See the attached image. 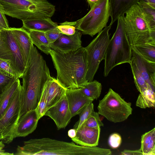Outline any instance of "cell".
<instances>
[{
    "mask_svg": "<svg viewBox=\"0 0 155 155\" xmlns=\"http://www.w3.org/2000/svg\"><path fill=\"white\" fill-rule=\"evenodd\" d=\"M71 117L78 115L89 104L94 101L84 95L80 89H66V93Z\"/></svg>",
    "mask_w": 155,
    "mask_h": 155,
    "instance_id": "2e32d148",
    "label": "cell"
},
{
    "mask_svg": "<svg viewBox=\"0 0 155 155\" xmlns=\"http://www.w3.org/2000/svg\"><path fill=\"white\" fill-rule=\"evenodd\" d=\"M79 89L84 95L94 100L97 99L100 96L102 86L100 83L95 80L87 81Z\"/></svg>",
    "mask_w": 155,
    "mask_h": 155,
    "instance_id": "484cf974",
    "label": "cell"
},
{
    "mask_svg": "<svg viewBox=\"0 0 155 155\" xmlns=\"http://www.w3.org/2000/svg\"><path fill=\"white\" fill-rule=\"evenodd\" d=\"M151 5L155 6V0H143Z\"/></svg>",
    "mask_w": 155,
    "mask_h": 155,
    "instance_id": "ee69618b",
    "label": "cell"
},
{
    "mask_svg": "<svg viewBox=\"0 0 155 155\" xmlns=\"http://www.w3.org/2000/svg\"><path fill=\"white\" fill-rule=\"evenodd\" d=\"M122 142L121 136L117 133L111 134L109 137L108 144L113 149H116L120 145Z\"/></svg>",
    "mask_w": 155,
    "mask_h": 155,
    "instance_id": "e575fe53",
    "label": "cell"
},
{
    "mask_svg": "<svg viewBox=\"0 0 155 155\" xmlns=\"http://www.w3.org/2000/svg\"><path fill=\"white\" fill-rule=\"evenodd\" d=\"M155 135V128L143 134L141 137L140 149L143 150L150 141L153 136Z\"/></svg>",
    "mask_w": 155,
    "mask_h": 155,
    "instance_id": "d590c367",
    "label": "cell"
},
{
    "mask_svg": "<svg viewBox=\"0 0 155 155\" xmlns=\"http://www.w3.org/2000/svg\"><path fill=\"white\" fill-rule=\"evenodd\" d=\"M23 28L29 31H36L45 32L56 27L58 25L50 18H40L22 21Z\"/></svg>",
    "mask_w": 155,
    "mask_h": 155,
    "instance_id": "ffe728a7",
    "label": "cell"
},
{
    "mask_svg": "<svg viewBox=\"0 0 155 155\" xmlns=\"http://www.w3.org/2000/svg\"><path fill=\"white\" fill-rule=\"evenodd\" d=\"M0 58L11 61L12 67L20 78L26 64L10 28L0 30Z\"/></svg>",
    "mask_w": 155,
    "mask_h": 155,
    "instance_id": "8fae6325",
    "label": "cell"
},
{
    "mask_svg": "<svg viewBox=\"0 0 155 155\" xmlns=\"http://www.w3.org/2000/svg\"><path fill=\"white\" fill-rule=\"evenodd\" d=\"M131 60L135 63L147 84L155 91V62L147 60L132 48Z\"/></svg>",
    "mask_w": 155,
    "mask_h": 155,
    "instance_id": "4fadbf2b",
    "label": "cell"
},
{
    "mask_svg": "<svg viewBox=\"0 0 155 155\" xmlns=\"http://www.w3.org/2000/svg\"><path fill=\"white\" fill-rule=\"evenodd\" d=\"M13 78L7 76L0 72V94Z\"/></svg>",
    "mask_w": 155,
    "mask_h": 155,
    "instance_id": "74e56055",
    "label": "cell"
},
{
    "mask_svg": "<svg viewBox=\"0 0 155 155\" xmlns=\"http://www.w3.org/2000/svg\"><path fill=\"white\" fill-rule=\"evenodd\" d=\"M26 64L33 46L29 32L23 27L10 28Z\"/></svg>",
    "mask_w": 155,
    "mask_h": 155,
    "instance_id": "d6986e66",
    "label": "cell"
},
{
    "mask_svg": "<svg viewBox=\"0 0 155 155\" xmlns=\"http://www.w3.org/2000/svg\"><path fill=\"white\" fill-rule=\"evenodd\" d=\"M131 47L147 60L155 62V44L136 45Z\"/></svg>",
    "mask_w": 155,
    "mask_h": 155,
    "instance_id": "4316f807",
    "label": "cell"
},
{
    "mask_svg": "<svg viewBox=\"0 0 155 155\" xmlns=\"http://www.w3.org/2000/svg\"><path fill=\"white\" fill-rule=\"evenodd\" d=\"M112 25L110 24L98 33L97 36L87 47V69L86 79L93 81L101 61L104 59L106 50L110 40L109 31Z\"/></svg>",
    "mask_w": 155,
    "mask_h": 155,
    "instance_id": "30bf717a",
    "label": "cell"
},
{
    "mask_svg": "<svg viewBox=\"0 0 155 155\" xmlns=\"http://www.w3.org/2000/svg\"><path fill=\"white\" fill-rule=\"evenodd\" d=\"M82 35L81 32L77 29L73 35L63 34L55 42L51 44V49L60 52L77 50L82 47Z\"/></svg>",
    "mask_w": 155,
    "mask_h": 155,
    "instance_id": "5bb4252c",
    "label": "cell"
},
{
    "mask_svg": "<svg viewBox=\"0 0 155 155\" xmlns=\"http://www.w3.org/2000/svg\"><path fill=\"white\" fill-rule=\"evenodd\" d=\"M124 17H118L116 29L107 46L104 59L105 77L116 66L130 63L131 61L132 48L125 32Z\"/></svg>",
    "mask_w": 155,
    "mask_h": 155,
    "instance_id": "5b68a950",
    "label": "cell"
},
{
    "mask_svg": "<svg viewBox=\"0 0 155 155\" xmlns=\"http://www.w3.org/2000/svg\"><path fill=\"white\" fill-rule=\"evenodd\" d=\"M3 29H4V28H3L2 25H1V23L0 22V30H1Z\"/></svg>",
    "mask_w": 155,
    "mask_h": 155,
    "instance_id": "f6af8a7d",
    "label": "cell"
},
{
    "mask_svg": "<svg viewBox=\"0 0 155 155\" xmlns=\"http://www.w3.org/2000/svg\"><path fill=\"white\" fill-rule=\"evenodd\" d=\"M5 15L22 21L40 18H51L55 7L46 0H0Z\"/></svg>",
    "mask_w": 155,
    "mask_h": 155,
    "instance_id": "277c9868",
    "label": "cell"
},
{
    "mask_svg": "<svg viewBox=\"0 0 155 155\" xmlns=\"http://www.w3.org/2000/svg\"><path fill=\"white\" fill-rule=\"evenodd\" d=\"M47 104L46 90L45 85L42 90L37 107L36 109L39 119L44 116Z\"/></svg>",
    "mask_w": 155,
    "mask_h": 155,
    "instance_id": "1f68e13d",
    "label": "cell"
},
{
    "mask_svg": "<svg viewBox=\"0 0 155 155\" xmlns=\"http://www.w3.org/2000/svg\"><path fill=\"white\" fill-rule=\"evenodd\" d=\"M94 111V104L92 102L87 105L78 114L79 116V119L75 124L74 128L76 130L80 127Z\"/></svg>",
    "mask_w": 155,
    "mask_h": 155,
    "instance_id": "f1b7e54d",
    "label": "cell"
},
{
    "mask_svg": "<svg viewBox=\"0 0 155 155\" xmlns=\"http://www.w3.org/2000/svg\"><path fill=\"white\" fill-rule=\"evenodd\" d=\"M76 130L75 136L71 138L74 142L84 146H97L98 145L100 127L91 128L83 124Z\"/></svg>",
    "mask_w": 155,
    "mask_h": 155,
    "instance_id": "9a60e30c",
    "label": "cell"
},
{
    "mask_svg": "<svg viewBox=\"0 0 155 155\" xmlns=\"http://www.w3.org/2000/svg\"><path fill=\"white\" fill-rule=\"evenodd\" d=\"M0 72L10 78H19L17 73L11 67V61L8 60L0 58Z\"/></svg>",
    "mask_w": 155,
    "mask_h": 155,
    "instance_id": "f546056e",
    "label": "cell"
},
{
    "mask_svg": "<svg viewBox=\"0 0 155 155\" xmlns=\"http://www.w3.org/2000/svg\"><path fill=\"white\" fill-rule=\"evenodd\" d=\"M123 155H143L140 149L135 150H125L121 152Z\"/></svg>",
    "mask_w": 155,
    "mask_h": 155,
    "instance_id": "ab89813d",
    "label": "cell"
},
{
    "mask_svg": "<svg viewBox=\"0 0 155 155\" xmlns=\"http://www.w3.org/2000/svg\"><path fill=\"white\" fill-rule=\"evenodd\" d=\"M0 22L4 29H8L10 28L9 26L8 21L5 14L2 12L0 7Z\"/></svg>",
    "mask_w": 155,
    "mask_h": 155,
    "instance_id": "f35d334b",
    "label": "cell"
},
{
    "mask_svg": "<svg viewBox=\"0 0 155 155\" xmlns=\"http://www.w3.org/2000/svg\"><path fill=\"white\" fill-rule=\"evenodd\" d=\"M98 112L93 111L83 124L91 128H97L103 126L104 124L99 117Z\"/></svg>",
    "mask_w": 155,
    "mask_h": 155,
    "instance_id": "4dcf8cb0",
    "label": "cell"
},
{
    "mask_svg": "<svg viewBox=\"0 0 155 155\" xmlns=\"http://www.w3.org/2000/svg\"><path fill=\"white\" fill-rule=\"evenodd\" d=\"M39 119L36 109L31 110L20 117L16 137H26L32 133L36 129Z\"/></svg>",
    "mask_w": 155,
    "mask_h": 155,
    "instance_id": "e0dca14e",
    "label": "cell"
},
{
    "mask_svg": "<svg viewBox=\"0 0 155 155\" xmlns=\"http://www.w3.org/2000/svg\"><path fill=\"white\" fill-rule=\"evenodd\" d=\"M155 135L153 136L150 142L141 150L143 155H155Z\"/></svg>",
    "mask_w": 155,
    "mask_h": 155,
    "instance_id": "8d00e7d4",
    "label": "cell"
},
{
    "mask_svg": "<svg viewBox=\"0 0 155 155\" xmlns=\"http://www.w3.org/2000/svg\"></svg>",
    "mask_w": 155,
    "mask_h": 155,
    "instance_id": "bcb514c9",
    "label": "cell"
},
{
    "mask_svg": "<svg viewBox=\"0 0 155 155\" xmlns=\"http://www.w3.org/2000/svg\"><path fill=\"white\" fill-rule=\"evenodd\" d=\"M109 0H98L84 17L76 21V29L91 37L107 26L110 16Z\"/></svg>",
    "mask_w": 155,
    "mask_h": 155,
    "instance_id": "52a82bcc",
    "label": "cell"
},
{
    "mask_svg": "<svg viewBox=\"0 0 155 155\" xmlns=\"http://www.w3.org/2000/svg\"><path fill=\"white\" fill-rule=\"evenodd\" d=\"M129 64L135 86L140 93H142L148 87H151L146 82L134 62L131 60Z\"/></svg>",
    "mask_w": 155,
    "mask_h": 155,
    "instance_id": "83f0119b",
    "label": "cell"
},
{
    "mask_svg": "<svg viewBox=\"0 0 155 155\" xmlns=\"http://www.w3.org/2000/svg\"><path fill=\"white\" fill-rule=\"evenodd\" d=\"M5 145L3 142L0 141V155H13V153H9L6 152L4 149Z\"/></svg>",
    "mask_w": 155,
    "mask_h": 155,
    "instance_id": "60d3db41",
    "label": "cell"
},
{
    "mask_svg": "<svg viewBox=\"0 0 155 155\" xmlns=\"http://www.w3.org/2000/svg\"><path fill=\"white\" fill-rule=\"evenodd\" d=\"M21 91V84L0 118V140L4 143L9 144L16 137L18 124L20 117Z\"/></svg>",
    "mask_w": 155,
    "mask_h": 155,
    "instance_id": "9c48e42d",
    "label": "cell"
},
{
    "mask_svg": "<svg viewBox=\"0 0 155 155\" xmlns=\"http://www.w3.org/2000/svg\"><path fill=\"white\" fill-rule=\"evenodd\" d=\"M139 0H109L110 16L112 25L120 16L124 15L133 5L137 3Z\"/></svg>",
    "mask_w": 155,
    "mask_h": 155,
    "instance_id": "44dd1931",
    "label": "cell"
},
{
    "mask_svg": "<svg viewBox=\"0 0 155 155\" xmlns=\"http://www.w3.org/2000/svg\"><path fill=\"white\" fill-rule=\"evenodd\" d=\"M98 113L114 123L123 122L132 114L131 104L127 102L111 88L99 101Z\"/></svg>",
    "mask_w": 155,
    "mask_h": 155,
    "instance_id": "ba28073f",
    "label": "cell"
},
{
    "mask_svg": "<svg viewBox=\"0 0 155 155\" xmlns=\"http://www.w3.org/2000/svg\"><path fill=\"white\" fill-rule=\"evenodd\" d=\"M155 94L150 87L142 93H140L137 100L136 105L141 108L155 107Z\"/></svg>",
    "mask_w": 155,
    "mask_h": 155,
    "instance_id": "d4e9b609",
    "label": "cell"
},
{
    "mask_svg": "<svg viewBox=\"0 0 155 155\" xmlns=\"http://www.w3.org/2000/svg\"><path fill=\"white\" fill-rule=\"evenodd\" d=\"M44 116L53 120L58 130L66 127L72 117L65 93L58 101L46 110Z\"/></svg>",
    "mask_w": 155,
    "mask_h": 155,
    "instance_id": "7c38bea8",
    "label": "cell"
},
{
    "mask_svg": "<svg viewBox=\"0 0 155 155\" xmlns=\"http://www.w3.org/2000/svg\"><path fill=\"white\" fill-rule=\"evenodd\" d=\"M76 130L74 128L70 129L68 131V136L71 138L74 137L76 134Z\"/></svg>",
    "mask_w": 155,
    "mask_h": 155,
    "instance_id": "b9f144b4",
    "label": "cell"
},
{
    "mask_svg": "<svg viewBox=\"0 0 155 155\" xmlns=\"http://www.w3.org/2000/svg\"><path fill=\"white\" fill-rule=\"evenodd\" d=\"M45 86L46 90V110L60 100L65 94L66 89L56 79L51 76Z\"/></svg>",
    "mask_w": 155,
    "mask_h": 155,
    "instance_id": "ac0fdd59",
    "label": "cell"
},
{
    "mask_svg": "<svg viewBox=\"0 0 155 155\" xmlns=\"http://www.w3.org/2000/svg\"><path fill=\"white\" fill-rule=\"evenodd\" d=\"M18 78H13L0 94V118L5 111L13 95L21 85Z\"/></svg>",
    "mask_w": 155,
    "mask_h": 155,
    "instance_id": "7402d4cb",
    "label": "cell"
},
{
    "mask_svg": "<svg viewBox=\"0 0 155 155\" xmlns=\"http://www.w3.org/2000/svg\"><path fill=\"white\" fill-rule=\"evenodd\" d=\"M50 76L45 61L33 46L25 69L20 78H22L20 117L36 108L42 90Z\"/></svg>",
    "mask_w": 155,
    "mask_h": 155,
    "instance_id": "6da1fadb",
    "label": "cell"
},
{
    "mask_svg": "<svg viewBox=\"0 0 155 155\" xmlns=\"http://www.w3.org/2000/svg\"><path fill=\"white\" fill-rule=\"evenodd\" d=\"M33 44L45 54H49L51 49V43L47 38L45 32L31 31H28Z\"/></svg>",
    "mask_w": 155,
    "mask_h": 155,
    "instance_id": "603a6c76",
    "label": "cell"
},
{
    "mask_svg": "<svg viewBox=\"0 0 155 155\" xmlns=\"http://www.w3.org/2000/svg\"><path fill=\"white\" fill-rule=\"evenodd\" d=\"M76 21H65L62 23L57 27L61 33L67 35H71L75 33L76 28L75 26Z\"/></svg>",
    "mask_w": 155,
    "mask_h": 155,
    "instance_id": "d6a6232c",
    "label": "cell"
},
{
    "mask_svg": "<svg viewBox=\"0 0 155 155\" xmlns=\"http://www.w3.org/2000/svg\"><path fill=\"white\" fill-rule=\"evenodd\" d=\"M57 71V80L65 88L78 89L87 81V53L81 47L75 51L50 53Z\"/></svg>",
    "mask_w": 155,
    "mask_h": 155,
    "instance_id": "7a4b0ae2",
    "label": "cell"
},
{
    "mask_svg": "<svg viewBox=\"0 0 155 155\" xmlns=\"http://www.w3.org/2000/svg\"><path fill=\"white\" fill-rule=\"evenodd\" d=\"M137 4L141 9L151 31L155 34V6L143 0H139Z\"/></svg>",
    "mask_w": 155,
    "mask_h": 155,
    "instance_id": "cb8c5ba5",
    "label": "cell"
},
{
    "mask_svg": "<svg viewBox=\"0 0 155 155\" xmlns=\"http://www.w3.org/2000/svg\"><path fill=\"white\" fill-rule=\"evenodd\" d=\"M45 35L51 44L55 42L63 34L56 27L45 32Z\"/></svg>",
    "mask_w": 155,
    "mask_h": 155,
    "instance_id": "836d02e7",
    "label": "cell"
},
{
    "mask_svg": "<svg viewBox=\"0 0 155 155\" xmlns=\"http://www.w3.org/2000/svg\"><path fill=\"white\" fill-rule=\"evenodd\" d=\"M90 8L97 2L98 0H87Z\"/></svg>",
    "mask_w": 155,
    "mask_h": 155,
    "instance_id": "7bdbcfd3",
    "label": "cell"
},
{
    "mask_svg": "<svg viewBox=\"0 0 155 155\" xmlns=\"http://www.w3.org/2000/svg\"><path fill=\"white\" fill-rule=\"evenodd\" d=\"M124 16L126 33L131 46L155 44V34L151 31L137 3L132 6Z\"/></svg>",
    "mask_w": 155,
    "mask_h": 155,
    "instance_id": "8992f818",
    "label": "cell"
},
{
    "mask_svg": "<svg viewBox=\"0 0 155 155\" xmlns=\"http://www.w3.org/2000/svg\"><path fill=\"white\" fill-rule=\"evenodd\" d=\"M109 149L76 144L48 137L31 139L18 146V155H110Z\"/></svg>",
    "mask_w": 155,
    "mask_h": 155,
    "instance_id": "3957f363",
    "label": "cell"
}]
</instances>
